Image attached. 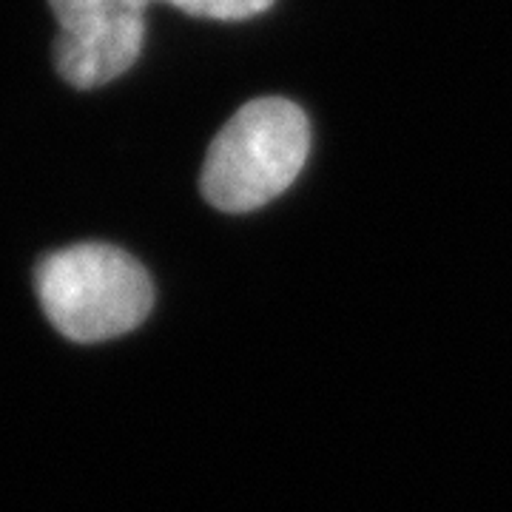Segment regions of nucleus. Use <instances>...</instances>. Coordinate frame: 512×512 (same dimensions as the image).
Instances as JSON below:
<instances>
[{"label":"nucleus","mask_w":512,"mask_h":512,"mask_svg":"<svg viewBox=\"0 0 512 512\" xmlns=\"http://www.w3.org/2000/svg\"><path fill=\"white\" fill-rule=\"evenodd\" d=\"M157 0H49L57 20L55 69L74 89L126 74L143 52L146 12Z\"/></svg>","instance_id":"obj_3"},{"label":"nucleus","mask_w":512,"mask_h":512,"mask_svg":"<svg viewBox=\"0 0 512 512\" xmlns=\"http://www.w3.org/2000/svg\"><path fill=\"white\" fill-rule=\"evenodd\" d=\"M43 311L72 342H106L134 330L154 305L146 268L126 251L83 242L46 256L37 268Z\"/></svg>","instance_id":"obj_2"},{"label":"nucleus","mask_w":512,"mask_h":512,"mask_svg":"<svg viewBox=\"0 0 512 512\" xmlns=\"http://www.w3.org/2000/svg\"><path fill=\"white\" fill-rule=\"evenodd\" d=\"M311 148L302 109L285 97L251 100L222 126L202 165V194L214 208L245 214L299 177Z\"/></svg>","instance_id":"obj_1"},{"label":"nucleus","mask_w":512,"mask_h":512,"mask_svg":"<svg viewBox=\"0 0 512 512\" xmlns=\"http://www.w3.org/2000/svg\"><path fill=\"white\" fill-rule=\"evenodd\" d=\"M180 9L191 18L208 20H248L274 6V0H157Z\"/></svg>","instance_id":"obj_4"}]
</instances>
